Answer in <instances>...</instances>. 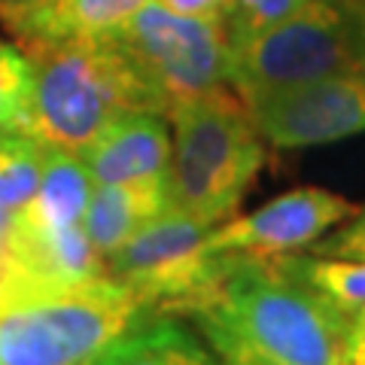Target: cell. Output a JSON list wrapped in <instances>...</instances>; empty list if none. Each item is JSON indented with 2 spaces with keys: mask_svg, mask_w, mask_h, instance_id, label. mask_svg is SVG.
<instances>
[{
  "mask_svg": "<svg viewBox=\"0 0 365 365\" xmlns=\"http://www.w3.org/2000/svg\"><path fill=\"white\" fill-rule=\"evenodd\" d=\"M220 365H341L350 317L283 256L228 253L186 311Z\"/></svg>",
  "mask_w": 365,
  "mask_h": 365,
  "instance_id": "1",
  "label": "cell"
},
{
  "mask_svg": "<svg viewBox=\"0 0 365 365\" xmlns=\"http://www.w3.org/2000/svg\"><path fill=\"white\" fill-rule=\"evenodd\" d=\"M31 61L34 88L19 131L43 146L79 155L131 113L165 116L153 86L107 34L37 46Z\"/></svg>",
  "mask_w": 365,
  "mask_h": 365,
  "instance_id": "2",
  "label": "cell"
},
{
  "mask_svg": "<svg viewBox=\"0 0 365 365\" xmlns=\"http://www.w3.org/2000/svg\"><path fill=\"white\" fill-rule=\"evenodd\" d=\"M174 122L168 162V207L204 225L235 216L265 165V140L237 91L216 88L168 116Z\"/></svg>",
  "mask_w": 365,
  "mask_h": 365,
  "instance_id": "3",
  "label": "cell"
},
{
  "mask_svg": "<svg viewBox=\"0 0 365 365\" xmlns=\"http://www.w3.org/2000/svg\"><path fill=\"white\" fill-rule=\"evenodd\" d=\"M150 304L131 287L101 277L40 302L0 311V365H95Z\"/></svg>",
  "mask_w": 365,
  "mask_h": 365,
  "instance_id": "4",
  "label": "cell"
},
{
  "mask_svg": "<svg viewBox=\"0 0 365 365\" xmlns=\"http://www.w3.org/2000/svg\"><path fill=\"white\" fill-rule=\"evenodd\" d=\"M344 73H359L347 0H314L277 25L228 43V88L244 104Z\"/></svg>",
  "mask_w": 365,
  "mask_h": 365,
  "instance_id": "5",
  "label": "cell"
},
{
  "mask_svg": "<svg viewBox=\"0 0 365 365\" xmlns=\"http://www.w3.org/2000/svg\"><path fill=\"white\" fill-rule=\"evenodd\" d=\"M107 37L153 86L165 116L228 86V31L220 13L189 16L150 0Z\"/></svg>",
  "mask_w": 365,
  "mask_h": 365,
  "instance_id": "6",
  "label": "cell"
},
{
  "mask_svg": "<svg viewBox=\"0 0 365 365\" xmlns=\"http://www.w3.org/2000/svg\"><path fill=\"white\" fill-rule=\"evenodd\" d=\"M210 232V225L165 207L128 244L104 259L107 277L140 292L153 314L186 317L228 259V253L207 250Z\"/></svg>",
  "mask_w": 365,
  "mask_h": 365,
  "instance_id": "7",
  "label": "cell"
},
{
  "mask_svg": "<svg viewBox=\"0 0 365 365\" xmlns=\"http://www.w3.org/2000/svg\"><path fill=\"white\" fill-rule=\"evenodd\" d=\"M262 140L280 150L323 146L365 131V76H326L247 104Z\"/></svg>",
  "mask_w": 365,
  "mask_h": 365,
  "instance_id": "8",
  "label": "cell"
},
{
  "mask_svg": "<svg viewBox=\"0 0 365 365\" xmlns=\"http://www.w3.org/2000/svg\"><path fill=\"white\" fill-rule=\"evenodd\" d=\"M356 207L329 189L302 186L262 204L259 210L216 225L207 235L210 253H253V256H292L311 250L319 237L344 225Z\"/></svg>",
  "mask_w": 365,
  "mask_h": 365,
  "instance_id": "9",
  "label": "cell"
},
{
  "mask_svg": "<svg viewBox=\"0 0 365 365\" xmlns=\"http://www.w3.org/2000/svg\"><path fill=\"white\" fill-rule=\"evenodd\" d=\"M83 165L95 186L116 182L168 180L170 134L158 113H131L91 140L83 153Z\"/></svg>",
  "mask_w": 365,
  "mask_h": 365,
  "instance_id": "10",
  "label": "cell"
},
{
  "mask_svg": "<svg viewBox=\"0 0 365 365\" xmlns=\"http://www.w3.org/2000/svg\"><path fill=\"white\" fill-rule=\"evenodd\" d=\"M146 4L150 0H37L25 6L0 4V21L28 49H37V46L110 34Z\"/></svg>",
  "mask_w": 365,
  "mask_h": 365,
  "instance_id": "11",
  "label": "cell"
},
{
  "mask_svg": "<svg viewBox=\"0 0 365 365\" xmlns=\"http://www.w3.org/2000/svg\"><path fill=\"white\" fill-rule=\"evenodd\" d=\"M168 207V180L95 186L83 213V232L101 259L113 256Z\"/></svg>",
  "mask_w": 365,
  "mask_h": 365,
  "instance_id": "12",
  "label": "cell"
},
{
  "mask_svg": "<svg viewBox=\"0 0 365 365\" xmlns=\"http://www.w3.org/2000/svg\"><path fill=\"white\" fill-rule=\"evenodd\" d=\"M91 189L95 182H91L83 158L46 146L37 195L16 216V225L25 232H61V228L83 225Z\"/></svg>",
  "mask_w": 365,
  "mask_h": 365,
  "instance_id": "13",
  "label": "cell"
},
{
  "mask_svg": "<svg viewBox=\"0 0 365 365\" xmlns=\"http://www.w3.org/2000/svg\"><path fill=\"white\" fill-rule=\"evenodd\" d=\"M95 365H220L195 332L168 314H146L101 353Z\"/></svg>",
  "mask_w": 365,
  "mask_h": 365,
  "instance_id": "14",
  "label": "cell"
},
{
  "mask_svg": "<svg viewBox=\"0 0 365 365\" xmlns=\"http://www.w3.org/2000/svg\"><path fill=\"white\" fill-rule=\"evenodd\" d=\"M46 146L19 128H0V213L16 216L37 195Z\"/></svg>",
  "mask_w": 365,
  "mask_h": 365,
  "instance_id": "15",
  "label": "cell"
},
{
  "mask_svg": "<svg viewBox=\"0 0 365 365\" xmlns=\"http://www.w3.org/2000/svg\"><path fill=\"white\" fill-rule=\"evenodd\" d=\"M287 265L323 292L338 311L353 317L365 307V259H319V256H283Z\"/></svg>",
  "mask_w": 365,
  "mask_h": 365,
  "instance_id": "16",
  "label": "cell"
},
{
  "mask_svg": "<svg viewBox=\"0 0 365 365\" xmlns=\"http://www.w3.org/2000/svg\"><path fill=\"white\" fill-rule=\"evenodd\" d=\"M49 295H58V289H52L49 283L21 259V253L13 244V232L0 237V311L49 299Z\"/></svg>",
  "mask_w": 365,
  "mask_h": 365,
  "instance_id": "17",
  "label": "cell"
},
{
  "mask_svg": "<svg viewBox=\"0 0 365 365\" xmlns=\"http://www.w3.org/2000/svg\"><path fill=\"white\" fill-rule=\"evenodd\" d=\"M34 88V61L0 40V128H19Z\"/></svg>",
  "mask_w": 365,
  "mask_h": 365,
  "instance_id": "18",
  "label": "cell"
},
{
  "mask_svg": "<svg viewBox=\"0 0 365 365\" xmlns=\"http://www.w3.org/2000/svg\"><path fill=\"white\" fill-rule=\"evenodd\" d=\"M314 0H222V25L228 31V43L250 37L262 28H271L277 21L289 19Z\"/></svg>",
  "mask_w": 365,
  "mask_h": 365,
  "instance_id": "19",
  "label": "cell"
},
{
  "mask_svg": "<svg viewBox=\"0 0 365 365\" xmlns=\"http://www.w3.org/2000/svg\"><path fill=\"white\" fill-rule=\"evenodd\" d=\"M319 259H365V207L307 250Z\"/></svg>",
  "mask_w": 365,
  "mask_h": 365,
  "instance_id": "20",
  "label": "cell"
},
{
  "mask_svg": "<svg viewBox=\"0 0 365 365\" xmlns=\"http://www.w3.org/2000/svg\"><path fill=\"white\" fill-rule=\"evenodd\" d=\"M341 365H365V307L350 317L344 359H341Z\"/></svg>",
  "mask_w": 365,
  "mask_h": 365,
  "instance_id": "21",
  "label": "cell"
},
{
  "mask_svg": "<svg viewBox=\"0 0 365 365\" xmlns=\"http://www.w3.org/2000/svg\"><path fill=\"white\" fill-rule=\"evenodd\" d=\"M350 19H353V37H356V58L359 73L365 76V0H347Z\"/></svg>",
  "mask_w": 365,
  "mask_h": 365,
  "instance_id": "22",
  "label": "cell"
},
{
  "mask_svg": "<svg viewBox=\"0 0 365 365\" xmlns=\"http://www.w3.org/2000/svg\"><path fill=\"white\" fill-rule=\"evenodd\" d=\"M168 9H177V13H189V16H210L222 9V0H158Z\"/></svg>",
  "mask_w": 365,
  "mask_h": 365,
  "instance_id": "23",
  "label": "cell"
},
{
  "mask_svg": "<svg viewBox=\"0 0 365 365\" xmlns=\"http://www.w3.org/2000/svg\"><path fill=\"white\" fill-rule=\"evenodd\" d=\"M13 216H6V213H0V237H4V235H9V232H13Z\"/></svg>",
  "mask_w": 365,
  "mask_h": 365,
  "instance_id": "24",
  "label": "cell"
},
{
  "mask_svg": "<svg viewBox=\"0 0 365 365\" xmlns=\"http://www.w3.org/2000/svg\"><path fill=\"white\" fill-rule=\"evenodd\" d=\"M0 4H6V6H25V4H37V0H0Z\"/></svg>",
  "mask_w": 365,
  "mask_h": 365,
  "instance_id": "25",
  "label": "cell"
}]
</instances>
